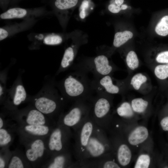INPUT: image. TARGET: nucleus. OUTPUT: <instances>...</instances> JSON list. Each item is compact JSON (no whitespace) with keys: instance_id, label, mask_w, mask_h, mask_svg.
Segmentation results:
<instances>
[{"instance_id":"1","label":"nucleus","mask_w":168,"mask_h":168,"mask_svg":"<svg viewBox=\"0 0 168 168\" xmlns=\"http://www.w3.org/2000/svg\"><path fill=\"white\" fill-rule=\"evenodd\" d=\"M59 87L66 102L90 100L94 92L87 74L76 71L67 75L60 82Z\"/></svg>"},{"instance_id":"2","label":"nucleus","mask_w":168,"mask_h":168,"mask_svg":"<svg viewBox=\"0 0 168 168\" xmlns=\"http://www.w3.org/2000/svg\"><path fill=\"white\" fill-rule=\"evenodd\" d=\"M29 100L30 105L57 123L64 113L66 102L53 87L42 91Z\"/></svg>"},{"instance_id":"3","label":"nucleus","mask_w":168,"mask_h":168,"mask_svg":"<svg viewBox=\"0 0 168 168\" xmlns=\"http://www.w3.org/2000/svg\"><path fill=\"white\" fill-rule=\"evenodd\" d=\"M46 138H19L32 168H42L51 157L47 146Z\"/></svg>"},{"instance_id":"4","label":"nucleus","mask_w":168,"mask_h":168,"mask_svg":"<svg viewBox=\"0 0 168 168\" xmlns=\"http://www.w3.org/2000/svg\"><path fill=\"white\" fill-rule=\"evenodd\" d=\"M1 112L18 125H55L57 124L30 105L21 109L12 111L3 110Z\"/></svg>"},{"instance_id":"5","label":"nucleus","mask_w":168,"mask_h":168,"mask_svg":"<svg viewBox=\"0 0 168 168\" xmlns=\"http://www.w3.org/2000/svg\"><path fill=\"white\" fill-rule=\"evenodd\" d=\"M105 132L96 124L84 154L78 164V168L88 161L109 155L110 146Z\"/></svg>"},{"instance_id":"6","label":"nucleus","mask_w":168,"mask_h":168,"mask_svg":"<svg viewBox=\"0 0 168 168\" xmlns=\"http://www.w3.org/2000/svg\"><path fill=\"white\" fill-rule=\"evenodd\" d=\"M71 129L70 128L57 123L46 138L47 146L51 157L72 149L71 143L73 138V132Z\"/></svg>"},{"instance_id":"7","label":"nucleus","mask_w":168,"mask_h":168,"mask_svg":"<svg viewBox=\"0 0 168 168\" xmlns=\"http://www.w3.org/2000/svg\"><path fill=\"white\" fill-rule=\"evenodd\" d=\"M89 116L96 125L106 132L109 123L111 104L107 95L96 93L90 100Z\"/></svg>"},{"instance_id":"8","label":"nucleus","mask_w":168,"mask_h":168,"mask_svg":"<svg viewBox=\"0 0 168 168\" xmlns=\"http://www.w3.org/2000/svg\"><path fill=\"white\" fill-rule=\"evenodd\" d=\"M96 124L89 116L73 130L74 143L72 147L73 156L79 163L81 161L94 129Z\"/></svg>"},{"instance_id":"9","label":"nucleus","mask_w":168,"mask_h":168,"mask_svg":"<svg viewBox=\"0 0 168 168\" xmlns=\"http://www.w3.org/2000/svg\"><path fill=\"white\" fill-rule=\"evenodd\" d=\"M90 100L76 101L68 110L60 116L58 123L73 130L81 125L89 116Z\"/></svg>"},{"instance_id":"10","label":"nucleus","mask_w":168,"mask_h":168,"mask_svg":"<svg viewBox=\"0 0 168 168\" xmlns=\"http://www.w3.org/2000/svg\"><path fill=\"white\" fill-rule=\"evenodd\" d=\"M75 71L87 74L91 72L94 78H98L109 75L113 70L109 59L104 55H98L95 58L86 59L72 66Z\"/></svg>"},{"instance_id":"11","label":"nucleus","mask_w":168,"mask_h":168,"mask_svg":"<svg viewBox=\"0 0 168 168\" xmlns=\"http://www.w3.org/2000/svg\"><path fill=\"white\" fill-rule=\"evenodd\" d=\"M27 95L21 79H17L9 89L2 104L3 109L12 111L18 109V106L26 101Z\"/></svg>"},{"instance_id":"12","label":"nucleus","mask_w":168,"mask_h":168,"mask_svg":"<svg viewBox=\"0 0 168 168\" xmlns=\"http://www.w3.org/2000/svg\"><path fill=\"white\" fill-rule=\"evenodd\" d=\"M56 125H17L16 133L19 138H46L50 134Z\"/></svg>"},{"instance_id":"13","label":"nucleus","mask_w":168,"mask_h":168,"mask_svg":"<svg viewBox=\"0 0 168 168\" xmlns=\"http://www.w3.org/2000/svg\"><path fill=\"white\" fill-rule=\"evenodd\" d=\"M72 148L52 156L43 168H78V164L72 159Z\"/></svg>"},{"instance_id":"14","label":"nucleus","mask_w":168,"mask_h":168,"mask_svg":"<svg viewBox=\"0 0 168 168\" xmlns=\"http://www.w3.org/2000/svg\"><path fill=\"white\" fill-rule=\"evenodd\" d=\"M31 166L28 161L24 152L16 148L12 151V154L7 168H30Z\"/></svg>"},{"instance_id":"15","label":"nucleus","mask_w":168,"mask_h":168,"mask_svg":"<svg viewBox=\"0 0 168 168\" xmlns=\"http://www.w3.org/2000/svg\"><path fill=\"white\" fill-rule=\"evenodd\" d=\"M16 124L0 128V148H9L14 140L15 134H16Z\"/></svg>"},{"instance_id":"16","label":"nucleus","mask_w":168,"mask_h":168,"mask_svg":"<svg viewBox=\"0 0 168 168\" xmlns=\"http://www.w3.org/2000/svg\"><path fill=\"white\" fill-rule=\"evenodd\" d=\"M109 155L85 163L80 168H120V166L114 160L108 158Z\"/></svg>"},{"instance_id":"17","label":"nucleus","mask_w":168,"mask_h":168,"mask_svg":"<svg viewBox=\"0 0 168 168\" xmlns=\"http://www.w3.org/2000/svg\"><path fill=\"white\" fill-rule=\"evenodd\" d=\"M148 136L147 128L144 126H140L135 128L130 134L128 141L131 145L135 146L144 142Z\"/></svg>"},{"instance_id":"18","label":"nucleus","mask_w":168,"mask_h":168,"mask_svg":"<svg viewBox=\"0 0 168 168\" xmlns=\"http://www.w3.org/2000/svg\"><path fill=\"white\" fill-rule=\"evenodd\" d=\"M116 156L119 165L125 166L128 165L131 161V152L125 144H119L116 148Z\"/></svg>"},{"instance_id":"19","label":"nucleus","mask_w":168,"mask_h":168,"mask_svg":"<svg viewBox=\"0 0 168 168\" xmlns=\"http://www.w3.org/2000/svg\"><path fill=\"white\" fill-rule=\"evenodd\" d=\"M75 48L72 46L68 47L65 50L61 63L57 74L64 72L71 67L75 57Z\"/></svg>"},{"instance_id":"20","label":"nucleus","mask_w":168,"mask_h":168,"mask_svg":"<svg viewBox=\"0 0 168 168\" xmlns=\"http://www.w3.org/2000/svg\"><path fill=\"white\" fill-rule=\"evenodd\" d=\"M28 13V10L20 7L10 8L1 14L0 17L2 19L22 18L24 17Z\"/></svg>"},{"instance_id":"21","label":"nucleus","mask_w":168,"mask_h":168,"mask_svg":"<svg viewBox=\"0 0 168 168\" xmlns=\"http://www.w3.org/2000/svg\"><path fill=\"white\" fill-rule=\"evenodd\" d=\"M133 35V33L128 30L117 32L114 35L113 45L116 48L120 47L131 39Z\"/></svg>"},{"instance_id":"22","label":"nucleus","mask_w":168,"mask_h":168,"mask_svg":"<svg viewBox=\"0 0 168 168\" xmlns=\"http://www.w3.org/2000/svg\"><path fill=\"white\" fill-rule=\"evenodd\" d=\"M155 30L160 35L166 36L168 35V15L162 17L156 25Z\"/></svg>"},{"instance_id":"23","label":"nucleus","mask_w":168,"mask_h":168,"mask_svg":"<svg viewBox=\"0 0 168 168\" xmlns=\"http://www.w3.org/2000/svg\"><path fill=\"white\" fill-rule=\"evenodd\" d=\"M77 2L78 0H56L54 4L58 10L64 11L74 7Z\"/></svg>"},{"instance_id":"24","label":"nucleus","mask_w":168,"mask_h":168,"mask_svg":"<svg viewBox=\"0 0 168 168\" xmlns=\"http://www.w3.org/2000/svg\"><path fill=\"white\" fill-rule=\"evenodd\" d=\"M148 105L147 101L142 98H137L132 101L131 105L133 110L135 112L141 113L143 112Z\"/></svg>"},{"instance_id":"25","label":"nucleus","mask_w":168,"mask_h":168,"mask_svg":"<svg viewBox=\"0 0 168 168\" xmlns=\"http://www.w3.org/2000/svg\"><path fill=\"white\" fill-rule=\"evenodd\" d=\"M118 115L123 117H128L132 116L133 112L130 104L127 102H124L117 109Z\"/></svg>"},{"instance_id":"26","label":"nucleus","mask_w":168,"mask_h":168,"mask_svg":"<svg viewBox=\"0 0 168 168\" xmlns=\"http://www.w3.org/2000/svg\"><path fill=\"white\" fill-rule=\"evenodd\" d=\"M12 154L9 148L0 150V168H7Z\"/></svg>"},{"instance_id":"27","label":"nucleus","mask_w":168,"mask_h":168,"mask_svg":"<svg viewBox=\"0 0 168 168\" xmlns=\"http://www.w3.org/2000/svg\"><path fill=\"white\" fill-rule=\"evenodd\" d=\"M126 61L128 66L132 70L135 69L138 66L139 61L136 53L134 51H131L128 53Z\"/></svg>"},{"instance_id":"28","label":"nucleus","mask_w":168,"mask_h":168,"mask_svg":"<svg viewBox=\"0 0 168 168\" xmlns=\"http://www.w3.org/2000/svg\"><path fill=\"white\" fill-rule=\"evenodd\" d=\"M150 162L149 156L147 154H142L138 158L134 168H147L149 166Z\"/></svg>"},{"instance_id":"29","label":"nucleus","mask_w":168,"mask_h":168,"mask_svg":"<svg viewBox=\"0 0 168 168\" xmlns=\"http://www.w3.org/2000/svg\"><path fill=\"white\" fill-rule=\"evenodd\" d=\"M154 72L156 77L160 79L167 78L168 77V63L157 66L155 68Z\"/></svg>"},{"instance_id":"30","label":"nucleus","mask_w":168,"mask_h":168,"mask_svg":"<svg viewBox=\"0 0 168 168\" xmlns=\"http://www.w3.org/2000/svg\"><path fill=\"white\" fill-rule=\"evenodd\" d=\"M147 80V78L141 73L135 75L132 78L131 84L136 90H138L141 85Z\"/></svg>"},{"instance_id":"31","label":"nucleus","mask_w":168,"mask_h":168,"mask_svg":"<svg viewBox=\"0 0 168 168\" xmlns=\"http://www.w3.org/2000/svg\"><path fill=\"white\" fill-rule=\"evenodd\" d=\"M62 41V37L57 35H50L45 37L44 43L49 45H55L61 44Z\"/></svg>"},{"instance_id":"32","label":"nucleus","mask_w":168,"mask_h":168,"mask_svg":"<svg viewBox=\"0 0 168 168\" xmlns=\"http://www.w3.org/2000/svg\"><path fill=\"white\" fill-rule=\"evenodd\" d=\"M156 60L159 63H168V51L159 53L157 55Z\"/></svg>"},{"instance_id":"33","label":"nucleus","mask_w":168,"mask_h":168,"mask_svg":"<svg viewBox=\"0 0 168 168\" xmlns=\"http://www.w3.org/2000/svg\"><path fill=\"white\" fill-rule=\"evenodd\" d=\"M88 6V2L86 0H84L82 2L80 7L79 16L82 19H84L86 16V10Z\"/></svg>"},{"instance_id":"34","label":"nucleus","mask_w":168,"mask_h":168,"mask_svg":"<svg viewBox=\"0 0 168 168\" xmlns=\"http://www.w3.org/2000/svg\"><path fill=\"white\" fill-rule=\"evenodd\" d=\"M120 7L114 4H111L109 5L108 8L111 12L116 13L119 12L121 10Z\"/></svg>"},{"instance_id":"35","label":"nucleus","mask_w":168,"mask_h":168,"mask_svg":"<svg viewBox=\"0 0 168 168\" xmlns=\"http://www.w3.org/2000/svg\"><path fill=\"white\" fill-rule=\"evenodd\" d=\"M160 124L164 131H168V116L163 119L161 121Z\"/></svg>"},{"instance_id":"36","label":"nucleus","mask_w":168,"mask_h":168,"mask_svg":"<svg viewBox=\"0 0 168 168\" xmlns=\"http://www.w3.org/2000/svg\"><path fill=\"white\" fill-rule=\"evenodd\" d=\"M9 35V32L6 29L0 28V40H2L7 38Z\"/></svg>"},{"instance_id":"37","label":"nucleus","mask_w":168,"mask_h":168,"mask_svg":"<svg viewBox=\"0 0 168 168\" xmlns=\"http://www.w3.org/2000/svg\"><path fill=\"white\" fill-rule=\"evenodd\" d=\"M0 1L1 6L4 8L7 6L10 0H0Z\"/></svg>"},{"instance_id":"38","label":"nucleus","mask_w":168,"mask_h":168,"mask_svg":"<svg viewBox=\"0 0 168 168\" xmlns=\"http://www.w3.org/2000/svg\"><path fill=\"white\" fill-rule=\"evenodd\" d=\"M124 2V0H115L114 2L117 5L121 6Z\"/></svg>"},{"instance_id":"39","label":"nucleus","mask_w":168,"mask_h":168,"mask_svg":"<svg viewBox=\"0 0 168 168\" xmlns=\"http://www.w3.org/2000/svg\"><path fill=\"white\" fill-rule=\"evenodd\" d=\"M121 10H125L128 7V6L125 4L122 5L120 7Z\"/></svg>"}]
</instances>
